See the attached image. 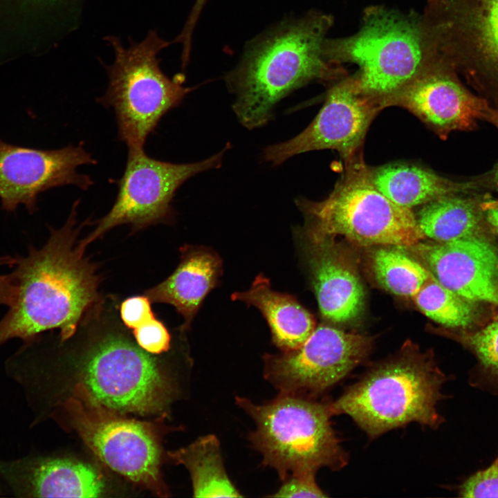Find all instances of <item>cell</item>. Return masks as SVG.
I'll list each match as a JSON object with an SVG mask.
<instances>
[{
  "label": "cell",
  "instance_id": "1",
  "mask_svg": "<svg viewBox=\"0 0 498 498\" xmlns=\"http://www.w3.org/2000/svg\"><path fill=\"white\" fill-rule=\"evenodd\" d=\"M79 201L74 203L63 227L50 228L49 238L41 248L30 246L26 256H15L12 273L17 291L0 319V346L14 338L27 341L54 329L65 341L98 301L95 266L75 245Z\"/></svg>",
  "mask_w": 498,
  "mask_h": 498
},
{
  "label": "cell",
  "instance_id": "5",
  "mask_svg": "<svg viewBox=\"0 0 498 498\" xmlns=\"http://www.w3.org/2000/svg\"><path fill=\"white\" fill-rule=\"evenodd\" d=\"M237 404L254 420L249 439L282 481L292 474H313L321 468L338 470L348 456L333 429L331 405L297 394L280 393L257 405L243 397Z\"/></svg>",
  "mask_w": 498,
  "mask_h": 498
},
{
  "label": "cell",
  "instance_id": "3",
  "mask_svg": "<svg viewBox=\"0 0 498 498\" xmlns=\"http://www.w3.org/2000/svg\"><path fill=\"white\" fill-rule=\"evenodd\" d=\"M322 53L329 63L356 64L359 90L382 108L441 57L422 15L384 6L367 8L353 35L326 38Z\"/></svg>",
  "mask_w": 498,
  "mask_h": 498
},
{
  "label": "cell",
  "instance_id": "33",
  "mask_svg": "<svg viewBox=\"0 0 498 498\" xmlns=\"http://www.w3.org/2000/svg\"><path fill=\"white\" fill-rule=\"evenodd\" d=\"M481 206L488 226L498 233V201L484 203Z\"/></svg>",
  "mask_w": 498,
  "mask_h": 498
},
{
  "label": "cell",
  "instance_id": "30",
  "mask_svg": "<svg viewBox=\"0 0 498 498\" xmlns=\"http://www.w3.org/2000/svg\"><path fill=\"white\" fill-rule=\"evenodd\" d=\"M150 299L145 296H133L124 300L120 308L121 319L126 326L134 329L155 317Z\"/></svg>",
  "mask_w": 498,
  "mask_h": 498
},
{
  "label": "cell",
  "instance_id": "28",
  "mask_svg": "<svg viewBox=\"0 0 498 498\" xmlns=\"http://www.w3.org/2000/svg\"><path fill=\"white\" fill-rule=\"evenodd\" d=\"M459 493L463 497H498V457L488 468L468 478Z\"/></svg>",
  "mask_w": 498,
  "mask_h": 498
},
{
  "label": "cell",
  "instance_id": "2",
  "mask_svg": "<svg viewBox=\"0 0 498 498\" xmlns=\"http://www.w3.org/2000/svg\"><path fill=\"white\" fill-rule=\"evenodd\" d=\"M333 17L320 11L283 21L250 42L238 65L225 77L234 95L233 111L249 129L261 127L276 104L312 81H338L347 75L322 53Z\"/></svg>",
  "mask_w": 498,
  "mask_h": 498
},
{
  "label": "cell",
  "instance_id": "14",
  "mask_svg": "<svg viewBox=\"0 0 498 498\" xmlns=\"http://www.w3.org/2000/svg\"><path fill=\"white\" fill-rule=\"evenodd\" d=\"M75 426L84 443L107 466L129 480L156 488L160 449L144 423L88 412L71 401Z\"/></svg>",
  "mask_w": 498,
  "mask_h": 498
},
{
  "label": "cell",
  "instance_id": "22",
  "mask_svg": "<svg viewBox=\"0 0 498 498\" xmlns=\"http://www.w3.org/2000/svg\"><path fill=\"white\" fill-rule=\"evenodd\" d=\"M416 218L424 236L436 242L487 237L488 225L481 205L458 194L421 205Z\"/></svg>",
  "mask_w": 498,
  "mask_h": 498
},
{
  "label": "cell",
  "instance_id": "4",
  "mask_svg": "<svg viewBox=\"0 0 498 498\" xmlns=\"http://www.w3.org/2000/svg\"><path fill=\"white\" fill-rule=\"evenodd\" d=\"M446 379L432 353L407 343L368 370L331 408L333 414L350 416L371 438L412 422L436 427Z\"/></svg>",
  "mask_w": 498,
  "mask_h": 498
},
{
  "label": "cell",
  "instance_id": "16",
  "mask_svg": "<svg viewBox=\"0 0 498 498\" xmlns=\"http://www.w3.org/2000/svg\"><path fill=\"white\" fill-rule=\"evenodd\" d=\"M488 237L412 246L445 286L474 303L498 307V252Z\"/></svg>",
  "mask_w": 498,
  "mask_h": 498
},
{
  "label": "cell",
  "instance_id": "17",
  "mask_svg": "<svg viewBox=\"0 0 498 498\" xmlns=\"http://www.w3.org/2000/svg\"><path fill=\"white\" fill-rule=\"evenodd\" d=\"M303 250L322 315L333 322H347L362 310L365 292L349 262L332 239L315 236L304 229Z\"/></svg>",
  "mask_w": 498,
  "mask_h": 498
},
{
  "label": "cell",
  "instance_id": "10",
  "mask_svg": "<svg viewBox=\"0 0 498 498\" xmlns=\"http://www.w3.org/2000/svg\"><path fill=\"white\" fill-rule=\"evenodd\" d=\"M226 145L200 162L172 163L153 158L144 149H128L125 168L116 181L118 194L109 212L78 246L84 252L92 241L113 228L129 224L135 230L171 221L172 201L177 190L198 173L221 166Z\"/></svg>",
  "mask_w": 498,
  "mask_h": 498
},
{
  "label": "cell",
  "instance_id": "21",
  "mask_svg": "<svg viewBox=\"0 0 498 498\" xmlns=\"http://www.w3.org/2000/svg\"><path fill=\"white\" fill-rule=\"evenodd\" d=\"M374 186L397 205L411 209L439 197L462 192L468 186L453 182L426 168L407 164L369 167Z\"/></svg>",
  "mask_w": 498,
  "mask_h": 498
},
{
  "label": "cell",
  "instance_id": "12",
  "mask_svg": "<svg viewBox=\"0 0 498 498\" xmlns=\"http://www.w3.org/2000/svg\"><path fill=\"white\" fill-rule=\"evenodd\" d=\"M382 109L360 92L354 75H347L329 90L322 108L302 132L268 146L262 157L275 165L306 151L334 149L344 160L351 159L360 154L369 125Z\"/></svg>",
  "mask_w": 498,
  "mask_h": 498
},
{
  "label": "cell",
  "instance_id": "29",
  "mask_svg": "<svg viewBox=\"0 0 498 498\" xmlns=\"http://www.w3.org/2000/svg\"><path fill=\"white\" fill-rule=\"evenodd\" d=\"M273 497H326L318 486L313 474H292L282 481Z\"/></svg>",
  "mask_w": 498,
  "mask_h": 498
},
{
  "label": "cell",
  "instance_id": "32",
  "mask_svg": "<svg viewBox=\"0 0 498 498\" xmlns=\"http://www.w3.org/2000/svg\"><path fill=\"white\" fill-rule=\"evenodd\" d=\"M15 263V257L10 255L0 256V267H12ZM17 286L12 273L0 275V305L10 306L16 297Z\"/></svg>",
  "mask_w": 498,
  "mask_h": 498
},
{
  "label": "cell",
  "instance_id": "35",
  "mask_svg": "<svg viewBox=\"0 0 498 498\" xmlns=\"http://www.w3.org/2000/svg\"><path fill=\"white\" fill-rule=\"evenodd\" d=\"M492 181H493V183H494L495 187L498 190V165L496 166V167L494 170L493 176H492Z\"/></svg>",
  "mask_w": 498,
  "mask_h": 498
},
{
  "label": "cell",
  "instance_id": "26",
  "mask_svg": "<svg viewBox=\"0 0 498 498\" xmlns=\"http://www.w3.org/2000/svg\"><path fill=\"white\" fill-rule=\"evenodd\" d=\"M455 338L477 358L486 371L498 377V316L482 326L461 330Z\"/></svg>",
  "mask_w": 498,
  "mask_h": 498
},
{
  "label": "cell",
  "instance_id": "15",
  "mask_svg": "<svg viewBox=\"0 0 498 498\" xmlns=\"http://www.w3.org/2000/svg\"><path fill=\"white\" fill-rule=\"evenodd\" d=\"M395 105L412 112L442 138L452 131L470 129L488 110L486 101L463 85L441 56L387 104Z\"/></svg>",
  "mask_w": 498,
  "mask_h": 498
},
{
  "label": "cell",
  "instance_id": "27",
  "mask_svg": "<svg viewBox=\"0 0 498 498\" xmlns=\"http://www.w3.org/2000/svg\"><path fill=\"white\" fill-rule=\"evenodd\" d=\"M139 347L151 354H160L170 347L171 336L162 322L155 317L133 329Z\"/></svg>",
  "mask_w": 498,
  "mask_h": 498
},
{
  "label": "cell",
  "instance_id": "13",
  "mask_svg": "<svg viewBox=\"0 0 498 498\" xmlns=\"http://www.w3.org/2000/svg\"><path fill=\"white\" fill-rule=\"evenodd\" d=\"M96 163L82 144L49 150L15 145L0 138L1 209L15 212L24 205L33 214L39 194L49 189L73 185L86 190L93 181L77 169Z\"/></svg>",
  "mask_w": 498,
  "mask_h": 498
},
{
  "label": "cell",
  "instance_id": "6",
  "mask_svg": "<svg viewBox=\"0 0 498 498\" xmlns=\"http://www.w3.org/2000/svg\"><path fill=\"white\" fill-rule=\"evenodd\" d=\"M345 162V172L328 197L317 202L297 199L306 230L323 238L342 236L362 246L409 248L425 238L412 210L374 186L360 154Z\"/></svg>",
  "mask_w": 498,
  "mask_h": 498
},
{
  "label": "cell",
  "instance_id": "18",
  "mask_svg": "<svg viewBox=\"0 0 498 498\" xmlns=\"http://www.w3.org/2000/svg\"><path fill=\"white\" fill-rule=\"evenodd\" d=\"M0 472L26 496L98 497L105 483L98 470L80 461L48 459L1 465Z\"/></svg>",
  "mask_w": 498,
  "mask_h": 498
},
{
  "label": "cell",
  "instance_id": "11",
  "mask_svg": "<svg viewBox=\"0 0 498 498\" xmlns=\"http://www.w3.org/2000/svg\"><path fill=\"white\" fill-rule=\"evenodd\" d=\"M371 345L369 337L320 325L297 349L266 354L264 376L280 393L315 396L360 365Z\"/></svg>",
  "mask_w": 498,
  "mask_h": 498
},
{
  "label": "cell",
  "instance_id": "9",
  "mask_svg": "<svg viewBox=\"0 0 498 498\" xmlns=\"http://www.w3.org/2000/svg\"><path fill=\"white\" fill-rule=\"evenodd\" d=\"M422 18L457 73L498 90V0H427Z\"/></svg>",
  "mask_w": 498,
  "mask_h": 498
},
{
  "label": "cell",
  "instance_id": "25",
  "mask_svg": "<svg viewBox=\"0 0 498 498\" xmlns=\"http://www.w3.org/2000/svg\"><path fill=\"white\" fill-rule=\"evenodd\" d=\"M371 268L378 284L389 292L413 297L427 282L430 271L404 252L380 248L374 252Z\"/></svg>",
  "mask_w": 498,
  "mask_h": 498
},
{
  "label": "cell",
  "instance_id": "23",
  "mask_svg": "<svg viewBox=\"0 0 498 498\" xmlns=\"http://www.w3.org/2000/svg\"><path fill=\"white\" fill-rule=\"evenodd\" d=\"M189 470L195 497H241L224 468L220 442L208 434L187 447L169 453Z\"/></svg>",
  "mask_w": 498,
  "mask_h": 498
},
{
  "label": "cell",
  "instance_id": "31",
  "mask_svg": "<svg viewBox=\"0 0 498 498\" xmlns=\"http://www.w3.org/2000/svg\"><path fill=\"white\" fill-rule=\"evenodd\" d=\"M208 0H196L182 32L172 43H181L183 46L181 60L188 62L191 50L192 35L201 12Z\"/></svg>",
  "mask_w": 498,
  "mask_h": 498
},
{
  "label": "cell",
  "instance_id": "19",
  "mask_svg": "<svg viewBox=\"0 0 498 498\" xmlns=\"http://www.w3.org/2000/svg\"><path fill=\"white\" fill-rule=\"evenodd\" d=\"M221 273L222 261L214 251L204 246H186L181 249V261L174 273L147 290L145 295L151 302L174 306L184 318L183 328L188 329Z\"/></svg>",
  "mask_w": 498,
  "mask_h": 498
},
{
  "label": "cell",
  "instance_id": "34",
  "mask_svg": "<svg viewBox=\"0 0 498 498\" xmlns=\"http://www.w3.org/2000/svg\"><path fill=\"white\" fill-rule=\"evenodd\" d=\"M486 116L498 128V111H492L488 109Z\"/></svg>",
  "mask_w": 498,
  "mask_h": 498
},
{
  "label": "cell",
  "instance_id": "8",
  "mask_svg": "<svg viewBox=\"0 0 498 498\" xmlns=\"http://www.w3.org/2000/svg\"><path fill=\"white\" fill-rule=\"evenodd\" d=\"M81 382L93 402L120 412H159L170 395L169 383L154 358L116 333L103 335L89 347Z\"/></svg>",
  "mask_w": 498,
  "mask_h": 498
},
{
  "label": "cell",
  "instance_id": "7",
  "mask_svg": "<svg viewBox=\"0 0 498 498\" xmlns=\"http://www.w3.org/2000/svg\"><path fill=\"white\" fill-rule=\"evenodd\" d=\"M106 40L114 50L115 60L107 67L109 86L98 101L113 109L118 137L128 149H144L161 118L192 89L183 86V75L171 79L162 71L157 55L171 42L155 30L140 43L131 42L129 48L118 37Z\"/></svg>",
  "mask_w": 498,
  "mask_h": 498
},
{
  "label": "cell",
  "instance_id": "20",
  "mask_svg": "<svg viewBox=\"0 0 498 498\" xmlns=\"http://www.w3.org/2000/svg\"><path fill=\"white\" fill-rule=\"evenodd\" d=\"M231 298L259 310L273 343L282 351L301 346L316 327L313 315L296 298L273 290L270 280L262 274L255 277L248 290L234 293Z\"/></svg>",
  "mask_w": 498,
  "mask_h": 498
},
{
  "label": "cell",
  "instance_id": "24",
  "mask_svg": "<svg viewBox=\"0 0 498 498\" xmlns=\"http://www.w3.org/2000/svg\"><path fill=\"white\" fill-rule=\"evenodd\" d=\"M412 299L427 317L448 328L471 329L479 321L477 303L459 296L432 273Z\"/></svg>",
  "mask_w": 498,
  "mask_h": 498
}]
</instances>
